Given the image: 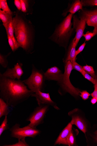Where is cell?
<instances>
[{"mask_svg": "<svg viewBox=\"0 0 97 146\" xmlns=\"http://www.w3.org/2000/svg\"><path fill=\"white\" fill-rule=\"evenodd\" d=\"M82 16L86 19L88 26L94 28L97 27V9L93 11H84Z\"/></svg>", "mask_w": 97, "mask_h": 146, "instance_id": "12", "label": "cell"}, {"mask_svg": "<svg viewBox=\"0 0 97 146\" xmlns=\"http://www.w3.org/2000/svg\"><path fill=\"white\" fill-rule=\"evenodd\" d=\"M66 141L67 145L72 146L74 145L75 142V138L72 131L70 132L68 136Z\"/></svg>", "mask_w": 97, "mask_h": 146, "instance_id": "29", "label": "cell"}, {"mask_svg": "<svg viewBox=\"0 0 97 146\" xmlns=\"http://www.w3.org/2000/svg\"><path fill=\"white\" fill-rule=\"evenodd\" d=\"M12 22L10 23L9 26L7 31L6 32L7 35H8L14 42L17 49H18L20 47L19 44L17 42L15 37L14 31L13 26Z\"/></svg>", "mask_w": 97, "mask_h": 146, "instance_id": "20", "label": "cell"}, {"mask_svg": "<svg viewBox=\"0 0 97 146\" xmlns=\"http://www.w3.org/2000/svg\"><path fill=\"white\" fill-rule=\"evenodd\" d=\"M26 16L17 10L12 23L15 37L20 47L29 54H32L34 50L35 30L34 26Z\"/></svg>", "mask_w": 97, "mask_h": 146, "instance_id": "2", "label": "cell"}, {"mask_svg": "<svg viewBox=\"0 0 97 146\" xmlns=\"http://www.w3.org/2000/svg\"><path fill=\"white\" fill-rule=\"evenodd\" d=\"M14 4L17 9V10L21 11L22 9V5L21 0H15Z\"/></svg>", "mask_w": 97, "mask_h": 146, "instance_id": "33", "label": "cell"}, {"mask_svg": "<svg viewBox=\"0 0 97 146\" xmlns=\"http://www.w3.org/2000/svg\"><path fill=\"white\" fill-rule=\"evenodd\" d=\"M31 97H35L38 105L46 104L50 105L55 109L59 110L55 104L51 99L49 93H45L40 90L34 93Z\"/></svg>", "mask_w": 97, "mask_h": 146, "instance_id": "10", "label": "cell"}, {"mask_svg": "<svg viewBox=\"0 0 97 146\" xmlns=\"http://www.w3.org/2000/svg\"><path fill=\"white\" fill-rule=\"evenodd\" d=\"M46 79L49 81H54L60 82L62 80L63 74L56 66L48 69L44 73Z\"/></svg>", "mask_w": 97, "mask_h": 146, "instance_id": "11", "label": "cell"}, {"mask_svg": "<svg viewBox=\"0 0 97 146\" xmlns=\"http://www.w3.org/2000/svg\"><path fill=\"white\" fill-rule=\"evenodd\" d=\"M48 108V105H38L26 119V121L30 122L28 125L32 127L37 128L38 125L42 124Z\"/></svg>", "mask_w": 97, "mask_h": 146, "instance_id": "7", "label": "cell"}, {"mask_svg": "<svg viewBox=\"0 0 97 146\" xmlns=\"http://www.w3.org/2000/svg\"><path fill=\"white\" fill-rule=\"evenodd\" d=\"M95 135H96V140L97 141V131H96V132H95Z\"/></svg>", "mask_w": 97, "mask_h": 146, "instance_id": "37", "label": "cell"}, {"mask_svg": "<svg viewBox=\"0 0 97 146\" xmlns=\"http://www.w3.org/2000/svg\"><path fill=\"white\" fill-rule=\"evenodd\" d=\"M9 129V125L8 124L7 116H5L4 120L0 126V137L5 130Z\"/></svg>", "mask_w": 97, "mask_h": 146, "instance_id": "23", "label": "cell"}, {"mask_svg": "<svg viewBox=\"0 0 97 146\" xmlns=\"http://www.w3.org/2000/svg\"><path fill=\"white\" fill-rule=\"evenodd\" d=\"M81 73L85 78L88 80V81L90 82L94 85H95V84L97 82V79L93 78L91 75H90L87 73L84 70Z\"/></svg>", "mask_w": 97, "mask_h": 146, "instance_id": "26", "label": "cell"}, {"mask_svg": "<svg viewBox=\"0 0 97 146\" xmlns=\"http://www.w3.org/2000/svg\"><path fill=\"white\" fill-rule=\"evenodd\" d=\"M86 45V43L84 42L81 45L80 47L76 51V57H77V55L79 54L84 49V48Z\"/></svg>", "mask_w": 97, "mask_h": 146, "instance_id": "34", "label": "cell"}, {"mask_svg": "<svg viewBox=\"0 0 97 146\" xmlns=\"http://www.w3.org/2000/svg\"><path fill=\"white\" fill-rule=\"evenodd\" d=\"M72 63L73 69H74L81 73L84 70L82 66L79 64L76 61Z\"/></svg>", "mask_w": 97, "mask_h": 146, "instance_id": "31", "label": "cell"}, {"mask_svg": "<svg viewBox=\"0 0 97 146\" xmlns=\"http://www.w3.org/2000/svg\"><path fill=\"white\" fill-rule=\"evenodd\" d=\"M23 64L20 62H18L12 68H8L6 71L2 75L9 78L20 80L21 76L24 74L22 68Z\"/></svg>", "mask_w": 97, "mask_h": 146, "instance_id": "9", "label": "cell"}, {"mask_svg": "<svg viewBox=\"0 0 97 146\" xmlns=\"http://www.w3.org/2000/svg\"><path fill=\"white\" fill-rule=\"evenodd\" d=\"M86 19L82 16L80 18V19H78L75 17H74L73 27L76 32L75 37V44L76 46L80 38L84 35V32L86 27Z\"/></svg>", "mask_w": 97, "mask_h": 146, "instance_id": "8", "label": "cell"}, {"mask_svg": "<svg viewBox=\"0 0 97 146\" xmlns=\"http://www.w3.org/2000/svg\"><path fill=\"white\" fill-rule=\"evenodd\" d=\"M11 54V52H10L7 55L0 54V64L4 68H6L8 67V61L7 58Z\"/></svg>", "mask_w": 97, "mask_h": 146, "instance_id": "22", "label": "cell"}, {"mask_svg": "<svg viewBox=\"0 0 97 146\" xmlns=\"http://www.w3.org/2000/svg\"><path fill=\"white\" fill-rule=\"evenodd\" d=\"M75 38H74L69 47L66 57L63 59L64 62L70 60L72 63L76 61V47L75 44Z\"/></svg>", "mask_w": 97, "mask_h": 146, "instance_id": "15", "label": "cell"}, {"mask_svg": "<svg viewBox=\"0 0 97 146\" xmlns=\"http://www.w3.org/2000/svg\"><path fill=\"white\" fill-rule=\"evenodd\" d=\"M81 95L80 96L82 98V99L84 100H86L88 99L90 94L86 90H84L82 92H80Z\"/></svg>", "mask_w": 97, "mask_h": 146, "instance_id": "32", "label": "cell"}, {"mask_svg": "<svg viewBox=\"0 0 97 146\" xmlns=\"http://www.w3.org/2000/svg\"><path fill=\"white\" fill-rule=\"evenodd\" d=\"M22 5L21 11L25 15H32L33 13V7L34 1L29 0H21Z\"/></svg>", "mask_w": 97, "mask_h": 146, "instance_id": "14", "label": "cell"}, {"mask_svg": "<svg viewBox=\"0 0 97 146\" xmlns=\"http://www.w3.org/2000/svg\"><path fill=\"white\" fill-rule=\"evenodd\" d=\"M73 15L70 13L57 26L50 38L53 41L61 46H65L73 29H72L71 23Z\"/></svg>", "mask_w": 97, "mask_h": 146, "instance_id": "3", "label": "cell"}, {"mask_svg": "<svg viewBox=\"0 0 97 146\" xmlns=\"http://www.w3.org/2000/svg\"><path fill=\"white\" fill-rule=\"evenodd\" d=\"M83 69L88 74H90L93 78L96 79V76L95 75L93 68L92 66L86 65L82 67Z\"/></svg>", "mask_w": 97, "mask_h": 146, "instance_id": "24", "label": "cell"}, {"mask_svg": "<svg viewBox=\"0 0 97 146\" xmlns=\"http://www.w3.org/2000/svg\"><path fill=\"white\" fill-rule=\"evenodd\" d=\"M70 123L73 125H76L80 130L84 133L86 135L87 131L86 126L84 121L79 116H73Z\"/></svg>", "mask_w": 97, "mask_h": 146, "instance_id": "17", "label": "cell"}, {"mask_svg": "<svg viewBox=\"0 0 97 146\" xmlns=\"http://www.w3.org/2000/svg\"><path fill=\"white\" fill-rule=\"evenodd\" d=\"M65 63L64 73L61 81L59 83L64 91L73 96H78L79 95L80 91L72 85L70 79L71 74L73 69L72 63L70 60Z\"/></svg>", "mask_w": 97, "mask_h": 146, "instance_id": "6", "label": "cell"}, {"mask_svg": "<svg viewBox=\"0 0 97 146\" xmlns=\"http://www.w3.org/2000/svg\"><path fill=\"white\" fill-rule=\"evenodd\" d=\"M97 102V99L95 97H93L91 100V102L92 104H94Z\"/></svg>", "mask_w": 97, "mask_h": 146, "instance_id": "36", "label": "cell"}, {"mask_svg": "<svg viewBox=\"0 0 97 146\" xmlns=\"http://www.w3.org/2000/svg\"><path fill=\"white\" fill-rule=\"evenodd\" d=\"M72 125L71 123H69L63 129L55 141L54 145L58 144L67 145V139L69 135L72 131Z\"/></svg>", "mask_w": 97, "mask_h": 146, "instance_id": "13", "label": "cell"}, {"mask_svg": "<svg viewBox=\"0 0 97 146\" xmlns=\"http://www.w3.org/2000/svg\"><path fill=\"white\" fill-rule=\"evenodd\" d=\"M33 93L23 81L5 77L0 73V97L10 107L15 108L28 100Z\"/></svg>", "mask_w": 97, "mask_h": 146, "instance_id": "1", "label": "cell"}, {"mask_svg": "<svg viewBox=\"0 0 97 146\" xmlns=\"http://www.w3.org/2000/svg\"><path fill=\"white\" fill-rule=\"evenodd\" d=\"M20 125L16 123L10 129L11 137L18 140L25 139L27 137L34 139L41 133L40 130L29 125L22 128L20 127Z\"/></svg>", "mask_w": 97, "mask_h": 146, "instance_id": "5", "label": "cell"}, {"mask_svg": "<svg viewBox=\"0 0 97 146\" xmlns=\"http://www.w3.org/2000/svg\"><path fill=\"white\" fill-rule=\"evenodd\" d=\"M32 73L30 77L23 80L28 88L35 93L38 90L42 92L45 80L44 73L43 71L37 69L34 64L32 65Z\"/></svg>", "mask_w": 97, "mask_h": 146, "instance_id": "4", "label": "cell"}, {"mask_svg": "<svg viewBox=\"0 0 97 146\" xmlns=\"http://www.w3.org/2000/svg\"><path fill=\"white\" fill-rule=\"evenodd\" d=\"M18 143L11 145H6L4 146H29L28 144L26 142L25 139L18 140Z\"/></svg>", "mask_w": 97, "mask_h": 146, "instance_id": "28", "label": "cell"}, {"mask_svg": "<svg viewBox=\"0 0 97 146\" xmlns=\"http://www.w3.org/2000/svg\"><path fill=\"white\" fill-rule=\"evenodd\" d=\"M8 39L9 44L13 52H15L17 49L14 42L8 35H7Z\"/></svg>", "mask_w": 97, "mask_h": 146, "instance_id": "30", "label": "cell"}, {"mask_svg": "<svg viewBox=\"0 0 97 146\" xmlns=\"http://www.w3.org/2000/svg\"><path fill=\"white\" fill-rule=\"evenodd\" d=\"M82 6L79 0L76 1L68 10L63 13V15L64 17L66 16L68 12H70L71 14L73 15L79 10H82Z\"/></svg>", "mask_w": 97, "mask_h": 146, "instance_id": "19", "label": "cell"}, {"mask_svg": "<svg viewBox=\"0 0 97 146\" xmlns=\"http://www.w3.org/2000/svg\"><path fill=\"white\" fill-rule=\"evenodd\" d=\"M91 94L92 97H95L97 99V82L94 85V90Z\"/></svg>", "mask_w": 97, "mask_h": 146, "instance_id": "35", "label": "cell"}, {"mask_svg": "<svg viewBox=\"0 0 97 146\" xmlns=\"http://www.w3.org/2000/svg\"><path fill=\"white\" fill-rule=\"evenodd\" d=\"M97 34V27H96L94 28L92 33L88 32L86 34H84L83 36L84 37L86 41H88Z\"/></svg>", "mask_w": 97, "mask_h": 146, "instance_id": "25", "label": "cell"}, {"mask_svg": "<svg viewBox=\"0 0 97 146\" xmlns=\"http://www.w3.org/2000/svg\"><path fill=\"white\" fill-rule=\"evenodd\" d=\"M9 106L3 99L0 98V118L8 115L10 112Z\"/></svg>", "mask_w": 97, "mask_h": 146, "instance_id": "18", "label": "cell"}, {"mask_svg": "<svg viewBox=\"0 0 97 146\" xmlns=\"http://www.w3.org/2000/svg\"><path fill=\"white\" fill-rule=\"evenodd\" d=\"M82 6H97V0H88V1H81Z\"/></svg>", "mask_w": 97, "mask_h": 146, "instance_id": "27", "label": "cell"}, {"mask_svg": "<svg viewBox=\"0 0 97 146\" xmlns=\"http://www.w3.org/2000/svg\"><path fill=\"white\" fill-rule=\"evenodd\" d=\"M13 16L4 11L0 10V19L3 23V25L6 32L7 31L9 24L13 21Z\"/></svg>", "mask_w": 97, "mask_h": 146, "instance_id": "16", "label": "cell"}, {"mask_svg": "<svg viewBox=\"0 0 97 146\" xmlns=\"http://www.w3.org/2000/svg\"><path fill=\"white\" fill-rule=\"evenodd\" d=\"M0 9L14 16L15 15L16 12H13L11 10L7 4L6 0L0 1Z\"/></svg>", "mask_w": 97, "mask_h": 146, "instance_id": "21", "label": "cell"}]
</instances>
